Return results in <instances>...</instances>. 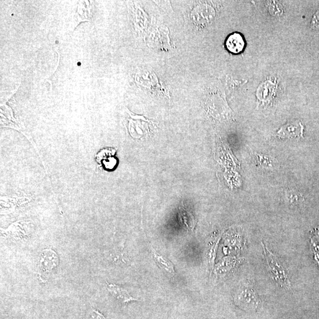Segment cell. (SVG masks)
I'll use <instances>...</instances> for the list:
<instances>
[{"label": "cell", "mask_w": 319, "mask_h": 319, "mask_svg": "<svg viewBox=\"0 0 319 319\" xmlns=\"http://www.w3.org/2000/svg\"><path fill=\"white\" fill-rule=\"evenodd\" d=\"M262 247L266 265L273 280L280 287L288 290L291 288V283L286 268L281 263L279 258L268 249L264 243H262Z\"/></svg>", "instance_id": "6da1fadb"}, {"label": "cell", "mask_w": 319, "mask_h": 319, "mask_svg": "<svg viewBox=\"0 0 319 319\" xmlns=\"http://www.w3.org/2000/svg\"><path fill=\"white\" fill-rule=\"evenodd\" d=\"M235 305L247 311H257L261 306V300L251 284L240 286L234 295Z\"/></svg>", "instance_id": "7a4b0ae2"}, {"label": "cell", "mask_w": 319, "mask_h": 319, "mask_svg": "<svg viewBox=\"0 0 319 319\" xmlns=\"http://www.w3.org/2000/svg\"><path fill=\"white\" fill-rule=\"evenodd\" d=\"M129 132L131 136L136 139L149 136L153 126L152 122L143 116L133 115L129 111Z\"/></svg>", "instance_id": "3957f363"}, {"label": "cell", "mask_w": 319, "mask_h": 319, "mask_svg": "<svg viewBox=\"0 0 319 319\" xmlns=\"http://www.w3.org/2000/svg\"><path fill=\"white\" fill-rule=\"evenodd\" d=\"M59 257L57 254L52 250H45L41 254L39 260V275H47L57 266Z\"/></svg>", "instance_id": "277c9868"}, {"label": "cell", "mask_w": 319, "mask_h": 319, "mask_svg": "<svg viewBox=\"0 0 319 319\" xmlns=\"http://www.w3.org/2000/svg\"><path fill=\"white\" fill-rule=\"evenodd\" d=\"M117 150L112 148L101 150L95 155V160L97 163L105 170L111 171L117 166L118 159L116 157Z\"/></svg>", "instance_id": "5b68a950"}, {"label": "cell", "mask_w": 319, "mask_h": 319, "mask_svg": "<svg viewBox=\"0 0 319 319\" xmlns=\"http://www.w3.org/2000/svg\"><path fill=\"white\" fill-rule=\"evenodd\" d=\"M303 126L300 122L289 123L281 128L278 136L281 138H299L303 136Z\"/></svg>", "instance_id": "8992f818"}, {"label": "cell", "mask_w": 319, "mask_h": 319, "mask_svg": "<svg viewBox=\"0 0 319 319\" xmlns=\"http://www.w3.org/2000/svg\"><path fill=\"white\" fill-rule=\"evenodd\" d=\"M246 46L244 39L241 34L234 33L229 36L226 41L227 50L232 54L241 53Z\"/></svg>", "instance_id": "52a82bcc"}, {"label": "cell", "mask_w": 319, "mask_h": 319, "mask_svg": "<svg viewBox=\"0 0 319 319\" xmlns=\"http://www.w3.org/2000/svg\"><path fill=\"white\" fill-rule=\"evenodd\" d=\"M107 289L111 295L124 305L131 301L138 300L131 296L125 289L119 287L117 285L108 284Z\"/></svg>", "instance_id": "ba28073f"}, {"label": "cell", "mask_w": 319, "mask_h": 319, "mask_svg": "<svg viewBox=\"0 0 319 319\" xmlns=\"http://www.w3.org/2000/svg\"><path fill=\"white\" fill-rule=\"evenodd\" d=\"M79 3H79L77 12L75 16V20L76 21L77 24L82 21H91L93 3L88 1H81Z\"/></svg>", "instance_id": "9c48e42d"}, {"label": "cell", "mask_w": 319, "mask_h": 319, "mask_svg": "<svg viewBox=\"0 0 319 319\" xmlns=\"http://www.w3.org/2000/svg\"><path fill=\"white\" fill-rule=\"evenodd\" d=\"M151 249L153 256L155 259V261L159 266V267L170 276H175V272L174 264L170 261L167 260L166 258L162 256V255L157 253L152 247H151Z\"/></svg>", "instance_id": "30bf717a"}, {"label": "cell", "mask_w": 319, "mask_h": 319, "mask_svg": "<svg viewBox=\"0 0 319 319\" xmlns=\"http://www.w3.org/2000/svg\"><path fill=\"white\" fill-rule=\"evenodd\" d=\"M180 215L182 217L183 223L186 225L187 227L190 230H193L195 225H196V220H195L192 214L188 211H186L185 208H182L180 211Z\"/></svg>", "instance_id": "8fae6325"}, {"label": "cell", "mask_w": 319, "mask_h": 319, "mask_svg": "<svg viewBox=\"0 0 319 319\" xmlns=\"http://www.w3.org/2000/svg\"><path fill=\"white\" fill-rule=\"evenodd\" d=\"M311 247L314 254V260L319 266V231L315 230L311 236Z\"/></svg>", "instance_id": "7c38bea8"}, {"label": "cell", "mask_w": 319, "mask_h": 319, "mask_svg": "<svg viewBox=\"0 0 319 319\" xmlns=\"http://www.w3.org/2000/svg\"><path fill=\"white\" fill-rule=\"evenodd\" d=\"M89 319H106L103 315L95 310H92Z\"/></svg>", "instance_id": "4fadbf2b"}, {"label": "cell", "mask_w": 319, "mask_h": 319, "mask_svg": "<svg viewBox=\"0 0 319 319\" xmlns=\"http://www.w3.org/2000/svg\"><path fill=\"white\" fill-rule=\"evenodd\" d=\"M313 23L315 26H316V27H319V11H317V13L315 15L313 18Z\"/></svg>", "instance_id": "5bb4252c"}]
</instances>
